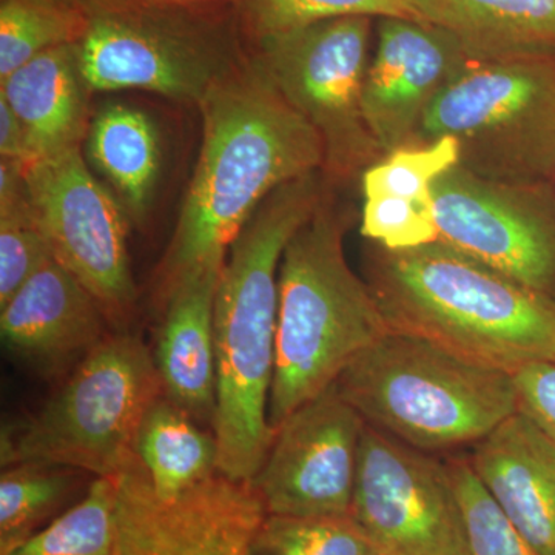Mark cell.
<instances>
[{
	"instance_id": "36",
	"label": "cell",
	"mask_w": 555,
	"mask_h": 555,
	"mask_svg": "<svg viewBox=\"0 0 555 555\" xmlns=\"http://www.w3.org/2000/svg\"><path fill=\"white\" fill-rule=\"evenodd\" d=\"M73 2H76V0H73Z\"/></svg>"
},
{
	"instance_id": "27",
	"label": "cell",
	"mask_w": 555,
	"mask_h": 555,
	"mask_svg": "<svg viewBox=\"0 0 555 555\" xmlns=\"http://www.w3.org/2000/svg\"><path fill=\"white\" fill-rule=\"evenodd\" d=\"M115 478L94 477L79 502L5 555H115Z\"/></svg>"
},
{
	"instance_id": "23",
	"label": "cell",
	"mask_w": 555,
	"mask_h": 555,
	"mask_svg": "<svg viewBox=\"0 0 555 555\" xmlns=\"http://www.w3.org/2000/svg\"><path fill=\"white\" fill-rule=\"evenodd\" d=\"M89 474L53 463L25 462L0 476V555L38 534L86 494Z\"/></svg>"
},
{
	"instance_id": "2",
	"label": "cell",
	"mask_w": 555,
	"mask_h": 555,
	"mask_svg": "<svg viewBox=\"0 0 555 555\" xmlns=\"http://www.w3.org/2000/svg\"><path fill=\"white\" fill-rule=\"evenodd\" d=\"M328 181L323 171L276 189L233 241L215 298L218 470L254 481L275 430L269 397L275 369L278 278L295 232L317 210Z\"/></svg>"
},
{
	"instance_id": "6",
	"label": "cell",
	"mask_w": 555,
	"mask_h": 555,
	"mask_svg": "<svg viewBox=\"0 0 555 555\" xmlns=\"http://www.w3.org/2000/svg\"><path fill=\"white\" fill-rule=\"evenodd\" d=\"M76 3L87 13L76 50L91 93L139 90L198 105L248 56L235 3Z\"/></svg>"
},
{
	"instance_id": "14",
	"label": "cell",
	"mask_w": 555,
	"mask_h": 555,
	"mask_svg": "<svg viewBox=\"0 0 555 555\" xmlns=\"http://www.w3.org/2000/svg\"><path fill=\"white\" fill-rule=\"evenodd\" d=\"M364 426L335 385L292 412L251 481L268 516H350Z\"/></svg>"
},
{
	"instance_id": "28",
	"label": "cell",
	"mask_w": 555,
	"mask_h": 555,
	"mask_svg": "<svg viewBox=\"0 0 555 555\" xmlns=\"http://www.w3.org/2000/svg\"><path fill=\"white\" fill-rule=\"evenodd\" d=\"M356 517L268 516L248 555H383Z\"/></svg>"
},
{
	"instance_id": "1",
	"label": "cell",
	"mask_w": 555,
	"mask_h": 555,
	"mask_svg": "<svg viewBox=\"0 0 555 555\" xmlns=\"http://www.w3.org/2000/svg\"><path fill=\"white\" fill-rule=\"evenodd\" d=\"M203 144L177 228L156 272V295L221 270L257 208L281 185L324 170L320 134L276 89L257 57L199 102Z\"/></svg>"
},
{
	"instance_id": "33",
	"label": "cell",
	"mask_w": 555,
	"mask_h": 555,
	"mask_svg": "<svg viewBox=\"0 0 555 555\" xmlns=\"http://www.w3.org/2000/svg\"><path fill=\"white\" fill-rule=\"evenodd\" d=\"M0 158L22 166L33 163L27 133L5 98L0 96Z\"/></svg>"
},
{
	"instance_id": "29",
	"label": "cell",
	"mask_w": 555,
	"mask_h": 555,
	"mask_svg": "<svg viewBox=\"0 0 555 555\" xmlns=\"http://www.w3.org/2000/svg\"><path fill=\"white\" fill-rule=\"evenodd\" d=\"M459 163L460 144L452 137L393 150L361 175L363 198L434 204V182Z\"/></svg>"
},
{
	"instance_id": "21",
	"label": "cell",
	"mask_w": 555,
	"mask_h": 555,
	"mask_svg": "<svg viewBox=\"0 0 555 555\" xmlns=\"http://www.w3.org/2000/svg\"><path fill=\"white\" fill-rule=\"evenodd\" d=\"M86 141L91 164L118 193L129 221L142 224L163 163L156 124L142 109L115 102L91 118Z\"/></svg>"
},
{
	"instance_id": "30",
	"label": "cell",
	"mask_w": 555,
	"mask_h": 555,
	"mask_svg": "<svg viewBox=\"0 0 555 555\" xmlns=\"http://www.w3.org/2000/svg\"><path fill=\"white\" fill-rule=\"evenodd\" d=\"M448 466L465 525L466 555H542L489 495L469 460L455 459Z\"/></svg>"
},
{
	"instance_id": "20",
	"label": "cell",
	"mask_w": 555,
	"mask_h": 555,
	"mask_svg": "<svg viewBox=\"0 0 555 555\" xmlns=\"http://www.w3.org/2000/svg\"><path fill=\"white\" fill-rule=\"evenodd\" d=\"M427 24L455 36L470 62L555 46V0H420Z\"/></svg>"
},
{
	"instance_id": "24",
	"label": "cell",
	"mask_w": 555,
	"mask_h": 555,
	"mask_svg": "<svg viewBox=\"0 0 555 555\" xmlns=\"http://www.w3.org/2000/svg\"><path fill=\"white\" fill-rule=\"evenodd\" d=\"M86 30V10L73 0H0V79Z\"/></svg>"
},
{
	"instance_id": "11",
	"label": "cell",
	"mask_w": 555,
	"mask_h": 555,
	"mask_svg": "<svg viewBox=\"0 0 555 555\" xmlns=\"http://www.w3.org/2000/svg\"><path fill=\"white\" fill-rule=\"evenodd\" d=\"M352 516L385 553L466 555L448 463L369 425L361 436Z\"/></svg>"
},
{
	"instance_id": "13",
	"label": "cell",
	"mask_w": 555,
	"mask_h": 555,
	"mask_svg": "<svg viewBox=\"0 0 555 555\" xmlns=\"http://www.w3.org/2000/svg\"><path fill=\"white\" fill-rule=\"evenodd\" d=\"M525 184L452 167L430 189L438 241L547 295L555 284V222Z\"/></svg>"
},
{
	"instance_id": "19",
	"label": "cell",
	"mask_w": 555,
	"mask_h": 555,
	"mask_svg": "<svg viewBox=\"0 0 555 555\" xmlns=\"http://www.w3.org/2000/svg\"><path fill=\"white\" fill-rule=\"evenodd\" d=\"M76 43L57 47L0 79L27 133L33 163L80 149L90 129V96Z\"/></svg>"
},
{
	"instance_id": "10",
	"label": "cell",
	"mask_w": 555,
	"mask_h": 555,
	"mask_svg": "<svg viewBox=\"0 0 555 555\" xmlns=\"http://www.w3.org/2000/svg\"><path fill=\"white\" fill-rule=\"evenodd\" d=\"M22 169L53 257L98 299L112 331H127L137 313L138 292L126 210L93 177L80 149Z\"/></svg>"
},
{
	"instance_id": "18",
	"label": "cell",
	"mask_w": 555,
	"mask_h": 555,
	"mask_svg": "<svg viewBox=\"0 0 555 555\" xmlns=\"http://www.w3.org/2000/svg\"><path fill=\"white\" fill-rule=\"evenodd\" d=\"M221 270L184 278L160 301L164 320L153 352L163 396L211 427L217 412L215 298Z\"/></svg>"
},
{
	"instance_id": "8",
	"label": "cell",
	"mask_w": 555,
	"mask_h": 555,
	"mask_svg": "<svg viewBox=\"0 0 555 555\" xmlns=\"http://www.w3.org/2000/svg\"><path fill=\"white\" fill-rule=\"evenodd\" d=\"M452 137L460 166L525 182L555 155V72L532 56L470 62L427 109L414 145Z\"/></svg>"
},
{
	"instance_id": "35",
	"label": "cell",
	"mask_w": 555,
	"mask_h": 555,
	"mask_svg": "<svg viewBox=\"0 0 555 555\" xmlns=\"http://www.w3.org/2000/svg\"><path fill=\"white\" fill-rule=\"evenodd\" d=\"M383 555H398V554H389V553H385V554H383Z\"/></svg>"
},
{
	"instance_id": "34",
	"label": "cell",
	"mask_w": 555,
	"mask_h": 555,
	"mask_svg": "<svg viewBox=\"0 0 555 555\" xmlns=\"http://www.w3.org/2000/svg\"><path fill=\"white\" fill-rule=\"evenodd\" d=\"M122 2L144 3V5L201 7L225 5L236 0H122Z\"/></svg>"
},
{
	"instance_id": "4",
	"label": "cell",
	"mask_w": 555,
	"mask_h": 555,
	"mask_svg": "<svg viewBox=\"0 0 555 555\" xmlns=\"http://www.w3.org/2000/svg\"><path fill=\"white\" fill-rule=\"evenodd\" d=\"M345 236V215L326 190L284 248L269 397L273 430L390 332L367 281L347 261Z\"/></svg>"
},
{
	"instance_id": "5",
	"label": "cell",
	"mask_w": 555,
	"mask_h": 555,
	"mask_svg": "<svg viewBox=\"0 0 555 555\" xmlns=\"http://www.w3.org/2000/svg\"><path fill=\"white\" fill-rule=\"evenodd\" d=\"M335 386L366 425L423 452L476 444L518 412L511 372L392 331Z\"/></svg>"
},
{
	"instance_id": "15",
	"label": "cell",
	"mask_w": 555,
	"mask_h": 555,
	"mask_svg": "<svg viewBox=\"0 0 555 555\" xmlns=\"http://www.w3.org/2000/svg\"><path fill=\"white\" fill-rule=\"evenodd\" d=\"M369 62L363 112L383 153L414 145L434 101L470 64L459 40L436 25L385 17Z\"/></svg>"
},
{
	"instance_id": "12",
	"label": "cell",
	"mask_w": 555,
	"mask_h": 555,
	"mask_svg": "<svg viewBox=\"0 0 555 555\" xmlns=\"http://www.w3.org/2000/svg\"><path fill=\"white\" fill-rule=\"evenodd\" d=\"M115 483V555H248L268 517L251 481L221 474L163 500L138 459Z\"/></svg>"
},
{
	"instance_id": "3",
	"label": "cell",
	"mask_w": 555,
	"mask_h": 555,
	"mask_svg": "<svg viewBox=\"0 0 555 555\" xmlns=\"http://www.w3.org/2000/svg\"><path fill=\"white\" fill-rule=\"evenodd\" d=\"M372 246L366 281L390 331L511 374L555 357L547 295L440 241L409 250Z\"/></svg>"
},
{
	"instance_id": "22",
	"label": "cell",
	"mask_w": 555,
	"mask_h": 555,
	"mask_svg": "<svg viewBox=\"0 0 555 555\" xmlns=\"http://www.w3.org/2000/svg\"><path fill=\"white\" fill-rule=\"evenodd\" d=\"M134 449L163 500L178 499L219 474L215 434L201 429L199 423L164 396L142 418Z\"/></svg>"
},
{
	"instance_id": "25",
	"label": "cell",
	"mask_w": 555,
	"mask_h": 555,
	"mask_svg": "<svg viewBox=\"0 0 555 555\" xmlns=\"http://www.w3.org/2000/svg\"><path fill=\"white\" fill-rule=\"evenodd\" d=\"M244 40L250 43L338 17L367 16L427 24L420 0H236Z\"/></svg>"
},
{
	"instance_id": "16",
	"label": "cell",
	"mask_w": 555,
	"mask_h": 555,
	"mask_svg": "<svg viewBox=\"0 0 555 555\" xmlns=\"http://www.w3.org/2000/svg\"><path fill=\"white\" fill-rule=\"evenodd\" d=\"M112 332L98 299L51 258L0 306L7 350L46 379H65Z\"/></svg>"
},
{
	"instance_id": "26",
	"label": "cell",
	"mask_w": 555,
	"mask_h": 555,
	"mask_svg": "<svg viewBox=\"0 0 555 555\" xmlns=\"http://www.w3.org/2000/svg\"><path fill=\"white\" fill-rule=\"evenodd\" d=\"M53 258L25 185L22 164L0 159V306Z\"/></svg>"
},
{
	"instance_id": "9",
	"label": "cell",
	"mask_w": 555,
	"mask_h": 555,
	"mask_svg": "<svg viewBox=\"0 0 555 555\" xmlns=\"http://www.w3.org/2000/svg\"><path fill=\"white\" fill-rule=\"evenodd\" d=\"M372 20L338 17L262 39L248 49L288 104L323 141L324 177H361L385 156L363 112Z\"/></svg>"
},
{
	"instance_id": "32",
	"label": "cell",
	"mask_w": 555,
	"mask_h": 555,
	"mask_svg": "<svg viewBox=\"0 0 555 555\" xmlns=\"http://www.w3.org/2000/svg\"><path fill=\"white\" fill-rule=\"evenodd\" d=\"M518 412L555 443V357L526 363L513 372Z\"/></svg>"
},
{
	"instance_id": "17",
	"label": "cell",
	"mask_w": 555,
	"mask_h": 555,
	"mask_svg": "<svg viewBox=\"0 0 555 555\" xmlns=\"http://www.w3.org/2000/svg\"><path fill=\"white\" fill-rule=\"evenodd\" d=\"M467 460L517 531L540 554L555 555L554 441L516 412L474 444Z\"/></svg>"
},
{
	"instance_id": "7",
	"label": "cell",
	"mask_w": 555,
	"mask_h": 555,
	"mask_svg": "<svg viewBox=\"0 0 555 555\" xmlns=\"http://www.w3.org/2000/svg\"><path fill=\"white\" fill-rule=\"evenodd\" d=\"M160 396L149 347L130 328L112 331L38 412L3 427L2 467L42 462L119 477L138 462L139 426Z\"/></svg>"
},
{
	"instance_id": "31",
	"label": "cell",
	"mask_w": 555,
	"mask_h": 555,
	"mask_svg": "<svg viewBox=\"0 0 555 555\" xmlns=\"http://www.w3.org/2000/svg\"><path fill=\"white\" fill-rule=\"evenodd\" d=\"M360 233L387 250H409L437 243L434 204L396 198H364Z\"/></svg>"
}]
</instances>
